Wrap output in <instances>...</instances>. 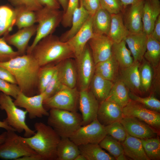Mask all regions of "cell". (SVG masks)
Here are the masks:
<instances>
[{
	"mask_svg": "<svg viewBox=\"0 0 160 160\" xmlns=\"http://www.w3.org/2000/svg\"><path fill=\"white\" fill-rule=\"evenodd\" d=\"M20 55L7 42L4 36L0 37V62H6Z\"/></svg>",
	"mask_w": 160,
	"mask_h": 160,
	"instance_id": "obj_44",
	"label": "cell"
},
{
	"mask_svg": "<svg viewBox=\"0 0 160 160\" xmlns=\"http://www.w3.org/2000/svg\"><path fill=\"white\" fill-rule=\"evenodd\" d=\"M81 115L77 112L52 108L50 109L48 125L57 132L61 138H70L82 126Z\"/></svg>",
	"mask_w": 160,
	"mask_h": 160,
	"instance_id": "obj_4",
	"label": "cell"
},
{
	"mask_svg": "<svg viewBox=\"0 0 160 160\" xmlns=\"http://www.w3.org/2000/svg\"><path fill=\"white\" fill-rule=\"evenodd\" d=\"M121 13L111 15V22L108 36L113 43L124 40L129 32L125 26Z\"/></svg>",
	"mask_w": 160,
	"mask_h": 160,
	"instance_id": "obj_27",
	"label": "cell"
},
{
	"mask_svg": "<svg viewBox=\"0 0 160 160\" xmlns=\"http://www.w3.org/2000/svg\"><path fill=\"white\" fill-rule=\"evenodd\" d=\"M79 1L80 0H68L67 9L63 13L61 22L64 27L71 26L73 14L75 10L79 7Z\"/></svg>",
	"mask_w": 160,
	"mask_h": 160,
	"instance_id": "obj_45",
	"label": "cell"
},
{
	"mask_svg": "<svg viewBox=\"0 0 160 160\" xmlns=\"http://www.w3.org/2000/svg\"><path fill=\"white\" fill-rule=\"evenodd\" d=\"M131 100L138 103L150 110L158 112L160 111V101L153 96L143 97L132 92H129Z\"/></svg>",
	"mask_w": 160,
	"mask_h": 160,
	"instance_id": "obj_41",
	"label": "cell"
},
{
	"mask_svg": "<svg viewBox=\"0 0 160 160\" xmlns=\"http://www.w3.org/2000/svg\"><path fill=\"white\" fill-rule=\"evenodd\" d=\"M111 22V15L100 7L93 16L92 28L94 34L107 35Z\"/></svg>",
	"mask_w": 160,
	"mask_h": 160,
	"instance_id": "obj_30",
	"label": "cell"
},
{
	"mask_svg": "<svg viewBox=\"0 0 160 160\" xmlns=\"http://www.w3.org/2000/svg\"><path fill=\"white\" fill-rule=\"evenodd\" d=\"M15 15V25L19 29L30 27L37 23L35 11L23 7H17L14 9Z\"/></svg>",
	"mask_w": 160,
	"mask_h": 160,
	"instance_id": "obj_34",
	"label": "cell"
},
{
	"mask_svg": "<svg viewBox=\"0 0 160 160\" xmlns=\"http://www.w3.org/2000/svg\"><path fill=\"white\" fill-rule=\"evenodd\" d=\"M92 17L89 15L80 30L67 41L73 51L76 59L81 55L87 43L94 35L92 28Z\"/></svg>",
	"mask_w": 160,
	"mask_h": 160,
	"instance_id": "obj_16",
	"label": "cell"
},
{
	"mask_svg": "<svg viewBox=\"0 0 160 160\" xmlns=\"http://www.w3.org/2000/svg\"><path fill=\"white\" fill-rule=\"evenodd\" d=\"M37 25L19 29L12 35L7 34L4 36L7 42L15 47L20 55L26 54L29 42L32 37L36 34Z\"/></svg>",
	"mask_w": 160,
	"mask_h": 160,
	"instance_id": "obj_17",
	"label": "cell"
},
{
	"mask_svg": "<svg viewBox=\"0 0 160 160\" xmlns=\"http://www.w3.org/2000/svg\"><path fill=\"white\" fill-rule=\"evenodd\" d=\"M101 7L111 15L121 13L124 8L120 0H100Z\"/></svg>",
	"mask_w": 160,
	"mask_h": 160,
	"instance_id": "obj_46",
	"label": "cell"
},
{
	"mask_svg": "<svg viewBox=\"0 0 160 160\" xmlns=\"http://www.w3.org/2000/svg\"><path fill=\"white\" fill-rule=\"evenodd\" d=\"M29 54L40 67L75 58L73 51L68 43L61 41L59 38L52 34L41 40Z\"/></svg>",
	"mask_w": 160,
	"mask_h": 160,
	"instance_id": "obj_2",
	"label": "cell"
},
{
	"mask_svg": "<svg viewBox=\"0 0 160 160\" xmlns=\"http://www.w3.org/2000/svg\"><path fill=\"white\" fill-rule=\"evenodd\" d=\"M37 28L36 36L31 45L28 46L26 53L29 54L36 44L42 39L52 34L61 22L63 12L59 9L43 7L36 11Z\"/></svg>",
	"mask_w": 160,
	"mask_h": 160,
	"instance_id": "obj_5",
	"label": "cell"
},
{
	"mask_svg": "<svg viewBox=\"0 0 160 160\" xmlns=\"http://www.w3.org/2000/svg\"><path fill=\"white\" fill-rule=\"evenodd\" d=\"M79 103L82 126L90 123L97 118L99 103L89 88L80 90Z\"/></svg>",
	"mask_w": 160,
	"mask_h": 160,
	"instance_id": "obj_13",
	"label": "cell"
},
{
	"mask_svg": "<svg viewBox=\"0 0 160 160\" xmlns=\"http://www.w3.org/2000/svg\"><path fill=\"white\" fill-rule=\"evenodd\" d=\"M0 92L15 99L21 91L17 84L0 79Z\"/></svg>",
	"mask_w": 160,
	"mask_h": 160,
	"instance_id": "obj_48",
	"label": "cell"
},
{
	"mask_svg": "<svg viewBox=\"0 0 160 160\" xmlns=\"http://www.w3.org/2000/svg\"><path fill=\"white\" fill-rule=\"evenodd\" d=\"M126 45L124 40L119 43H113L112 47V55L121 68L128 67L134 62L131 53Z\"/></svg>",
	"mask_w": 160,
	"mask_h": 160,
	"instance_id": "obj_31",
	"label": "cell"
},
{
	"mask_svg": "<svg viewBox=\"0 0 160 160\" xmlns=\"http://www.w3.org/2000/svg\"><path fill=\"white\" fill-rule=\"evenodd\" d=\"M125 155L134 160H150L143 147L140 139L128 133L125 140L121 143Z\"/></svg>",
	"mask_w": 160,
	"mask_h": 160,
	"instance_id": "obj_24",
	"label": "cell"
},
{
	"mask_svg": "<svg viewBox=\"0 0 160 160\" xmlns=\"http://www.w3.org/2000/svg\"><path fill=\"white\" fill-rule=\"evenodd\" d=\"M89 15L93 16L101 7L100 0H80Z\"/></svg>",
	"mask_w": 160,
	"mask_h": 160,
	"instance_id": "obj_49",
	"label": "cell"
},
{
	"mask_svg": "<svg viewBox=\"0 0 160 160\" xmlns=\"http://www.w3.org/2000/svg\"><path fill=\"white\" fill-rule=\"evenodd\" d=\"M119 69L118 63L112 55L108 59L95 65L94 74L114 82L118 79Z\"/></svg>",
	"mask_w": 160,
	"mask_h": 160,
	"instance_id": "obj_26",
	"label": "cell"
},
{
	"mask_svg": "<svg viewBox=\"0 0 160 160\" xmlns=\"http://www.w3.org/2000/svg\"><path fill=\"white\" fill-rule=\"evenodd\" d=\"M115 159L117 160H128L127 157L124 153L118 156Z\"/></svg>",
	"mask_w": 160,
	"mask_h": 160,
	"instance_id": "obj_58",
	"label": "cell"
},
{
	"mask_svg": "<svg viewBox=\"0 0 160 160\" xmlns=\"http://www.w3.org/2000/svg\"><path fill=\"white\" fill-rule=\"evenodd\" d=\"M143 63L139 67V73L140 82V90L141 92H147L151 88V85L153 71L152 66L143 58Z\"/></svg>",
	"mask_w": 160,
	"mask_h": 160,
	"instance_id": "obj_37",
	"label": "cell"
},
{
	"mask_svg": "<svg viewBox=\"0 0 160 160\" xmlns=\"http://www.w3.org/2000/svg\"><path fill=\"white\" fill-rule=\"evenodd\" d=\"M140 63L134 62L131 65L124 68H120L119 78L132 92L136 94L141 93L139 73Z\"/></svg>",
	"mask_w": 160,
	"mask_h": 160,
	"instance_id": "obj_22",
	"label": "cell"
},
{
	"mask_svg": "<svg viewBox=\"0 0 160 160\" xmlns=\"http://www.w3.org/2000/svg\"><path fill=\"white\" fill-rule=\"evenodd\" d=\"M88 43L95 65L111 56L113 42L107 36L94 34Z\"/></svg>",
	"mask_w": 160,
	"mask_h": 160,
	"instance_id": "obj_14",
	"label": "cell"
},
{
	"mask_svg": "<svg viewBox=\"0 0 160 160\" xmlns=\"http://www.w3.org/2000/svg\"><path fill=\"white\" fill-rule=\"evenodd\" d=\"M0 128L4 129L7 131L13 130L15 131L13 128L8 125L4 120L2 121H0Z\"/></svg>",
	"mask_w": 160,
	"mask_h": 160,
	"instance_id": "obj_55",
	"label": "cell"
},
{
	"mask_svg": "<svg viewBox=\"0 0 160 160\" xmlns=\"http://www.w3.org/2000/svg\"><path fill=\"white\" fill-rule=\"evenodd\" d=\"M58 64L41 67L38 77L39 93L43 92L57 69Z\"/></svg>",
	"mask_w": 160,
	"mask_h": 160,
	"instance_id": "obj_38",
	"label": "cell"
},
{
	"mask_svg": "<svg viewBox=\"0 0 160 160\" xmlns=\"http://www.w3.org/2000/svg\"><path fill=\"white\" fill-rule=\"evenodd\" d=\"M74 160H87L85 157L81 154L78 155Z\"/></svg>",
	"mask_w": 160,
	"mask_h": 160,
	"instance_id": "obj_59",
	"label": "cell"
},
{
	"mask_svg": "<svg viewBox=\"0 0 160 160\" xmlns=\"http://www.w3.org/2000/svg\"><path fill=\"white\" fill-rule=\"evenodd\" d=\"M146 49L143 58L152 67L156 68L159 64L160 60V41L147 35Z\"/></svg>",
	"mask_w": 160,
	"mask_h": 160,
	"instance_id": "obj_36",
	"label": "cell"
},
{
	"mask_svg": "<svg viewBox=\"0 0 160 160\" xmlns=\"http://www.w3.org/2000/svg\"><path fill=\"white\" fill-rule=\"evenodd\" d=\"M11 4L17 7H23L30 10L36 11L43 7L39 0H9Z\"/></svg>",
	"mask_w": 160,
	"mask_h": 160,
	"instance_id": "obj_47",
	"label": "cell"
},
{
	"mask_svg": "<svg viewBox=\"0 0 160 160\" xmlns=\"http://www.w3.org/2000/svg\"><path fill=\"white\" fill-rule=\"evenodd\" d=\"M76 59L80 90L89 89L94 74L95 64L89 47L87 44L81 55Z\"/></svg>",
	"mask_w": 160,
	"mask_h": 160,
	"instance_id": "obj_10",
	"label": "cell"
},
{
	"mask_svg": "<svg viewBox=\"0 0 160 160\" xmlns=\"http://www.w3.org/2000/svg\"><path fill=\"white\" fill-rule=\"evenodd\" d=\"M79 154L78 145L69 138H61L57 147V160H74Z\"/></svg>",
	"mask_w": 160,
	"mask_h": 160,
	"instance_id": "obj_32",
	"label": "cell"
},
{
	"mask_svg": "<svg viewBox=\"0 0 160 160\" xmlns=\"http://www.w3.org/2000/svg\"><path fill=\"white\" fill-rule=\"evenodd\" d=\"M60 5H61L63 10L64 13L67 9L68 0H57Z\"/></svg>",
	"mask_w": 160,
	"mask_h": 160,
	"instance_id": "obj_56",
	"label": "cell"
},
{
	"mask_svg": "<svg viewBox=\"0 0 160 160\" xmlns=\"http://www.w3.org/2000/svg\"><path fill=\"white\" fill-rule=\"evenodd\" d=\"M7 135V132H4L0 134V145L5 141Z\"/></svg>",
	"mask_w": 160,
	"mask_h": 160,
	"instance_id": "obj_57",
	"label": "cell"
},
{
	"mask_svg": "<svg viewBox=\"0 0 160 160\" xmlns=\"http://www.w3.org/2000/svg\"><path fill=\"white\" fill-rule=\"evenodd\" d=\"M0 66L12 73L21 92L27 96L35 95L41 67L31 55H20L9 61L0 62Z\"/></svg>",
	"mask_w": 160,
	"mask_h": 160,
	"instance_id": "obj_1",
	"label": "cell"
},
{
	"mask_svg": "<svg viewBox=\"0 0 160 160\" xmlns=\"http://www.w3.org/2000/svg\"><path fill=\"white\" fill-rule=\"evenodd\" d=\"M43 7L49 8L59 9L60 5L57 0H39Z\"/></svg>",
	"mask_w": 160,
	"mask_h": 160,
	"instance_id": "obj_52",
	"label": "cell"
},
{
	"mask_svg": "<svg viewBox=\"0 0 160 160\" xmlns=\"http://www.w3.org/2000/svg\"><path fill=\"white\" fill-rule=\"evenodd\" d=\"M44 100V92L29 96L20 92L14 100V102L17 107L25 109L29 118L33 119L49 116V112L43 105Z\"/></svg>",
	"mask_w": 160,
	"mask_h": 160,
	"instance_id": "obj_11",
	"label": "cell"
},
{
	"mask_svg": "<svg viewBox=\"0 0 160 160\" xmlns=\"http://www.w3.org/2000/svg\"><path fill=\"white\" fill-rule=\"evenodd\" d=\"M147 36L143 32L138 33H129L124 39L130 51L134 62L140 63L146 49Z\"/></svg>",
	"mask_w": 160,
	"mask_h": 160,
	"instance_id": "obj_20",
	"label": "cell"
},
{
	"mask_svg": "<svg viewBox=\"0 0 160 160\" xmlns=\"http://www.w3.org/2000/svg\"><path fill=\"white\" fill-rule=\"evenodd\" d=\"M80 153L87 160H114L115 158L105 151L99 144H88L78 146Z\"/></svg>",
	"mask_w": 160,
	"mask_h": 160,
	"instance_id": "obj_33",
	"label": "cell"
},
{
	"mask_svg": "<svg viewBox=\"0 0 160 160\" xmlns=\"http://www.w3.org/2000/svg\"><path fill=\"white\" fill-rule=\"evenodd\" d=\"M76 65L72 58L58 63L57 69L61 82L64 85L70 88L76 87L78 80Z\"/></svg>",
	"mask_w": 160,
	"mask_h": 160,
	"instance_id": "obj_23",
	"label": "cell"
},
{
	"mask_svg": "<svg viewBox=\"0 0 160 160\" xmlns=\"http://www.w3.org/2000/svg\"><path fill=\"white\" fill-rule=\"evenodd\" d=\"M0 108L4 110L7 114V117L4 121L15 132L21 133L24 131V136L26 137L35 134V131L31 129L26 123L27 111L18 108L11 96L2 92H0Z\"/></svg>",
	"mask_w": 160,
	"mask_h": 160,
	"instance_id": "obj_6",
	"label": "cell"
},
{
	"mask_svg": "<svg viewBox=\"0 0 160 160\" xmlns=\"http://www.w3.org/2000/svg\"><path fill=\"white\" fill-rule=\"evenodd\" d=\"M160 14L159 0H144L142 17L143 32L147 35L151 33Z\"/></svg>",
	"mask_w": 160,
	"mask_h": 160,
	"instance_id": "obj_21",
	"label": "cell"
},
{
	"mask_svg": "<svg viewBox=\"0 0 160 160\" xmlns=\"http://www.w3.org/2000/svg\"><path fill=\"white\" fill-rule=\"evenodd\" d=\"M79 92L76 87L71 88L64 85L57 92L45 100V108H55L76 112L79 103Z\"/></svg>",
	"mask_w": 160,
	"mask_h": 160,
	"instance_id": "obj_8",
	"label": "cell"
},
{
	"mask_svg": "<svg viewBox=\"0 0 160 160\" xmlns=\"http://www.w3.org/2000/svg\"><path fill=\"white\" fill-rule=\"evenodd\" d=\"M124 8L143 0H120Z\"/></svg>",
	"mask_w": 160,
	"mask_h": 160,
	"instance_id": "obj_54",
	"label": "cell"
},
{
	"mask_svg": "<svg viewBox=\"0 0 160 160\" xmlns=\"http://www.w3.org/2000/svg\"><path fill=\"white\" fill-rule=\"evenodd\" d=\"M14 9L6 6H0V37L8 34L15 25Z\"/></svg>",
	"mask_w": 160,
	"mask_h": 160,
	"instance_id": "obj_35",
	"label": "cell"
},
{
	"mask_svg": "<svg viewBox=\"0 0 160 160\" xmlns=\"http://www.w3.org/2000/svg\"><path fill=\"white\" fill-rule=\"evenodd\" d=\"M107 135L105 126L96 118L90 123L80 127L69 138L78 146L99 144Z\"/></svg>",
	"mask_w": 160,
	"mask_h": 160,
	"instance_id": "obj_9",
	"label": "cell"
},
{
	"mask_svg": "<svg viewBox=\"0 0 160 160\" xmlns=\"http://www.w3.org/2000/svg\"><path fill=\"white\" fill-rule=\"evenodd\" d=\"M89 16V13L80 2V5L73 14L70 29L62 35L60 40L66 42L73 37L81 28Z\"/></svg>",
	"mask_w": 160,
	"mask_h": 160,
	"instance_id": "obj_25",
	"label": "cell"
},
{
	"mask_svg": "<svg viewBox=\"0 0 160 160\" xmlns=\"http://www.w3.org/2000/svg\"><path fill=\"white\" fill-rule=\"evenodd\" d=\"M130 135L139 139L156 137L157 133L154 128L133 117L124 116L119 121Z\"/></svg>",
	"mask_w": 160,
	"mask_h": 160,
	"instance_id": "obj_15",
	"label": "cell"
},
{
	"mask_svg": "<svg viewBox=\"0 0 160 160\" xmlns=\"http://www.w3.org/2000/svg\"><path fill=\"white\" fill-rule=\"evenodd\" d=\"M17 160H43L42 157L38 154L20 157Z\"/></svg>",
	"mask_w": 160,
	"mask_h": 160,
	"instance_id": "obj_53",
	"label": "cell"
},
{
	"mask_svg": "<svg viewBox=\"0 0 160 160\" xmlns=\"http://www.w3.org/2000/svg\"><path fill=\"white\" fill-rule=\"evenodd\" d=\"M57 68L58 67L45 90L43 92L44 95V100L53 95L64 86L60 80Z\"/></svg>",
	"mask_w": 160,
	"mask_h": 160,
	"instance_id": "obj_43",
	"label": "cell"
},
{
	"mask_svg": "<svg viewBox=\"0 0 160 160\" xmlns=\"http://www.w3.org/2000/svg\"><path fill=\"white\" fill-rule=\"evenodd\" d=\"M124 116L136 118L155 128L160 127V114L159 112L147 108L141 104L130 99L122 108Z\"/></svg>",
	"mask_w": 160,
	"mask_h": 160,
	"instance_id": "obj_12",
	"label": "cell"
},
{
	"mask_svg": "<svg viewBox=\"0 0 160 160\" xmlns=\"http://www.w3.org/2000/svg\"><path fill=\"white\" fill-rule=\"evenodd\" d=\"M107 134L121 143L125 139L127 133L124 127L118 121L105 126Z\"/></svg>",
	"mask_w": 160,
	"mask_h": 160,
	"instance_id": "obj_42",
	"label": "cell"
},
{
	"mask_svg": "<svg viewBox=\"0 0 160 160\" xmlns=\"http://www.w3.org/2000/svg\"><path fill=\"white\" fill-rule=\"evenodd\" d=\"M129 92V89L123 81L118 78L114 82L105 100L112 102L123 108L130 100Z\"/></svg>",
	"mask_w": 160,
	"mask_h": 160,
	"instance_id": "obj_28",
	"label": "cell"
},
{
	"mask_svg": "<svg viewBox=\"0 0 160 160\" xmlns=\"http://www.w3.org/2000/svg\"><path fill=\"white\" fill-rule=\"evenodd\" d=\"M34 127L36 132L31 137H23L24 140L43 160H57L60 137L52 128L43 122H36Z\"/></svg>",
	"mask_w": 160,
	"mask_h": 160,
	"instance_id": "obj_3",
	"label": "cell"
},
{
	"mask_svg": "<svg viewBox=\"0 0 160 160\" xmlns=\"http://www.w3.org/2000/svg\"><path fill=\"white\" fill-rule=\"evenodd\" d=\"M150 35L153 38L160 41V15L157 17L153 30Z\"/></svg>",
	"mask_w": 160,
	"mask_h": 160,
	"instance_id": "obj_51",
	"label": "cell"
},
{
	"mask_svg": "<svg viewBox=\"0 0 160 160\" xmlns=\"http://www.w3.org/2000/svg\"><path fill=\"white\" fill-rule=\"evenodd\" d=\"M144 1L143 0L130 5L123 17L124 23L129 33L143 32L142 17Z\"/></svg>",
	"mask_w": 160,
	"mask_h": 160,
	"instance_id": "obj_18",
	"label": "cell"
},
{
	"mask_svg": "<svg viewBox=\"0 0 160 160\" xmlns=\"http://www.w3.org/2000/svg\"><path fill=\"white\" fill-rule=\"evenodd\" d=\"M99 144L103 149L107 150L115 158L124 153L121 143L108 134Z\"/></svg>",
	"mask_w": 160,
	"mask_h": 160,
	"instance_id": "obj_40",
	"label": "cell"
},
{
	"mask_svg": "<svg viewBox=\"0 0 160 160\" xmlns=\"http://www.w3.org/2000/svg\"><path fill=\"white\" fill-rule=\"evenodd\" d=\"M124 116L122 108L116 104L106 100L99 103L97 119L104 126L119 121Z\"/></svg>",
	"mask_w": 160,
	"mask_h": 160,
	"instance_id": "obj_19",
	"label": "cell"
},
{
	"mask_svg": "<svg viewBox=\"0 0 160 160\" xmlns=\"http://www.w3.org/2000/svg\"><path fill=\"white\" fill-rule=\"evenodd\" d=\"M113 83L111 81L94 74L89 88L100 103L105 100Z\"/></svg>",
	"mask_w": 160,
	"mask_h": 160,
	"instance_id": "obj_29",
	"label": "cell"
},
{
	"mask_svg": "<svg viewBox=\"0 0 160 160\" xmlns=\"http://www.w3.org/2000/svg\"><path fill=\"white\" fill-rule=\"evenodd\" d=\"M4 142L0 145V158L17 160L20 157L37 154L13 130L7 131Z\"/></svg>",
	"mask_w": 160,
	"mask_h": 160,
	"instance_id": "obj_7",
	"label": "cell"
},
{
	"mask_svg": "<svg viewBox=\"0 0 160 160\" xmlns=\"http://www.w3.org/2000/svg\"><path fill=\"white\" fill-rule=\"evenodd\" d=\"M142 145L146 154L150 160L160 159V140L156 137L141 139Z\"/></svg>",
	"mask_w": 160,
	"mask_h": 160,
	"instance_id": "obj_39",
	"label": "cell"
},
{
	"mask_svg": "<svg viewBox=\"0 0 160 160\" xmlns=\"http://www.w3.org/2000/svg\"><path fill=\"white\" fill-rule=\"evenodd\" d=\"M0 79L9 83L17 84L16 80L12 73L7 69L0 66Z\"/></svg>",
	"mask_w": 160,
	"mask_h": 160,
	"instance_id": "obj_50",
	"label": "cell"
}]
</instances>
